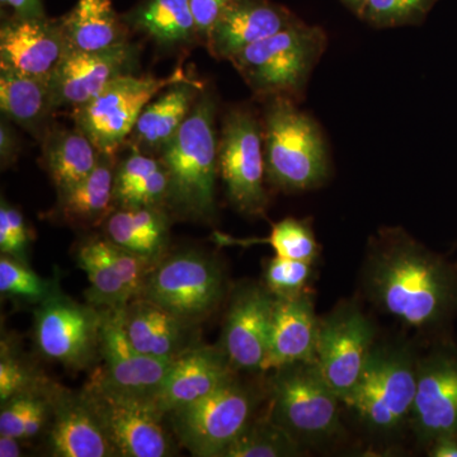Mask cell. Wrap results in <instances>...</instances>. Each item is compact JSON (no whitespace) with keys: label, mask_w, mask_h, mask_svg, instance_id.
Segmentation results:
<instances>
[{"label":"cell","mask_w":457,"mask_h":457,"mask_svg":"<svg viewBox=\"0 0 457 457\" xmlns=\"http://www.w3.org/2000/svg\"><path fill=\"white\" fill-rule=\"evenodd\" d=\"M363 284L381 312L416 329L441 320L453 297V282L444 264L398 228L381 231L372 240Z\"/></svg>","instance_id":"6da1fadb"},{"label":"cell","mask_w":457,"mask_h":457,"mask_svg":"<svg viewBox=\"0 0 457 457\" xmlns=\"http://www.w3.org/2000/svg\"><path fill=\"white\" fill-rule=\"evenodd\" d=\"M216 104L215 95L204 88L182 128L156 154L170 179L168 212L177 218L206 224L218 215Z\"/></svg>","instance_id":"7a4b0ae2"},{"label":"cell","mask_w":457,"mask_h":457,"mask_svg":"<svg viewBox=\"0 0 457 457\" xmlns=\"http://www.w3.org/2000/svg\"><path fill=\"white\" fill-rule=\"evenodd\" d=\"M264 119L266 177L286 191L318 187L329 171L326 143L319 126L293 99H269Z\"/></svg>","instance_id":"3957f363"},{"label":"cell","mask_w":457,"mask_h":457,"mask_svg":"<svg viewBox=\"0 0 457 457\" xmlns=\"http://www.w3.org/2000/svg\"><path fill=\"white\" fill-rule=\"evenodd\" d=\"M326 45V35L319 27L296 20L240 51L230 62L258 97L294 99L305 88Z\"/></svg>","instance_id":"277c9868"},{"label":"cell","mask_w":457,"mask_h":457,"mask_svg":"<svg viewBox=\"0 0 457 457\" xmlns=\"http://www.w3.org/2000/svg\"><path fill=\"white\" fill-rule=\"evenodd\" d=\"M339 403L315 362L275 370L270 378L269 418L302 446L335 437L341 428Z\"/></svg>","instance_id":"5b68a950"},{"label":"cell","mask_w":457,"mask_h":457,"mask_svg":"<svg viewBox=\"0 0 457 457\" xmlns=\"http://www.w3.org/2000/svg\"><path fill=\"white\" fill-rule=\"evenodd\" d=\"M417 363L404 347H375L359 383L342 403L375 432L409 422L417 394Z\"/></svg>","instance_id":"8992f818"},{"label":"cell","mask_w":457,"mask_h":457,"mask_svg":"<svg viewBox=\"0 0 457 457\" xmlns=\"http://www.w3.org/2000/svg\"><path fill=\"white\" fill-rule=\"evenodd\" d=\"M225 293L227 279L219 261L206 252L185 249L156 262L139 297L198 326L218 309Z\"/></svg>","instance_id":"52a82bcc"},{"label":"cell","mask_w":457,"mask_h":457,"mask_svg":"<svg viewBox=\"0 0 457 457\" xmlns=\"http://www.w3.org/2000/svg\"><path fill=\"white\" fill-rule=\"evenodd\" d=\"M104 426L117 457L174 455V441L164 426L165 414L154 399L121 392L97 370L82 390Z\"/></svg>","instance_id":"ba28073f"},{"label":"cell","mask_w":457,"mask_h":457,"mask_svg":"<svg viewBox=\"0 0 457 457\" xmlns=\"http://www.w3.org/2000/svg\"><path fill=\"white\" fill-rule=\"evenodd\" d=\"M186 75L179 66L164 78L150 74L117 78L97 97L71 112L75 128L89 137L101 154L116 156L128 143L144 108Z\"/></svg>","instance_id":"9c48e42d"},{"label":"cell","mask_w":457,"mask_h":457,"mask_svg":"<svg viewBox=\"0 0 457 457\" xmlns=\"http://www.w3.org/2000/svg\"><path fill=\"white\" fill-rule=\"evenodd\" d=\"M255 396L237 375L204 398L168 414L170 429L197 457H221L251 423Z\"/></svg>","instance_id":"30bf717a"},{"label":"cell","mask_w":457,"mask_h":457,"mask_svg":"<svg viewBox=\"0 0 457 457\" xmlns=\"http://www.w3.org/2000/svg\"><path fill=\"white\" fill-rule=\"evenodd\" d=\"M218 154L219 176L228 201L245 215H263L267 207L263 128L251 111L234 108L225 114Z\"/></svg>","instance_id":"8fae6325"},{"label":"cell","mask_w":457,"mask_h":457,"mask_svg":"<svg viewBox=\"0 0 457 457\" xmlns=\"http://www.w3.org/2000/svg\"><path fill=\"white\" fill-rule=\"evenodd\" d=\"M101 326V309L75 302L59 290L36 308L33 335L45 357L82 371L99 357Z\"/></svg>","instance_id":"7c38bea8"},{"label":"cell","mask_w":457,"mask_h":457,"mask_svg":"<svg viewBox=\"0 0 457 457\" xmlns=\"http://www.w3.org/2000/svg\"><path fill=\"white\" fill-rule=\"evenodd\" d=\"M374 338L371 321L354 303H343L319 323L315 363L341 400L359 383Z\"/></svg>","instance_id":"4fadbf2b"},{"label":"cell","mask_w":457,"mask_h":457,"mask_svg":"<svg viewBox=\"0 0 457 457\" xmlns=\"http://www.w3.org/2000/svg\"><path fill=\"white\" fill-rule=\"evenodd\" d=\"M139 60L140 47L130 41L99 51L69 49L50 79L55 112L71 113L117 78L137 74Z\"/></svg>","instance_id":"5bb4252c"},{"label":"cell","mask_w":457,"mask_h":457,"mask_svg":"<svg viewBox=\"0 0 457 457\" xmlns=\"http://www.w3.org/2000/svg\"><path fill=\"white\" fill-rule=\"evenodd\" d=\"M276 297L264 285L237 288L225 315L220 348L236 371L262 372Z\"/></svg>","instance_id":"9a60e30c"},{"label":"cell","mask_w":457,"mask_h":457,"mask_svg":"<svg viewBox=\"0 0 457 457\" xmlns=\"http://www.w3.org/2000/svg\"><path fill=\"white\" fill-rule=\"evenodd\" d=\"M62 18L5 16L0 26V69L50 80L66 51Z\"/></svg>","instance_id":"2e32d148"},{"label":"cell","mask_w":457,"mask_h":457,"mask_svg":"<svg viewBox=\"0 0 457 457\" xmlns=\"http://www.w3.org/2000/svg\"><path fill=\"white\" fill-rule=\"evenodd\" d=\"M101 343L97 369L107 384L121 392L154 399L173 361L141 353L132 345L122 323V309H101Z\"/></svg>","instance_id":"e0dca14e"},{"label":"cell","mask_w":457,"mask_h":457,"mask_svg":"<svg viewBox=\"0 0 457 457\" xmlns=\"http://www.w3.org/2000/svg\"><path fill=\"white\" fill-rule=\"evenodd\" d=\"M47 447L55 457H116L104 426L82 390L54 384Z\"/></svg>","instance_id":"ac0fdd59"},{"label":"cell","mask_w":457,"mask_h":457,"mask_svg":"<svg viewBox=\"0 0 457 457\" xmlns=\"http://www.w3.org/2000/svg\"><path fill=\"white\" fill-rule=\"evenodd\" d=\"M411 422L423 442L457 435V357L437 353L418 361Z\"/></svg>","instance_id":"d6986e66"},{"label":"cell","mask_w":457,"mask_h":457,"mask_svg":"<svg viewBox=\"0 0 457 457\" xmlns=\"http://www.w3.org/2000/svg\"><path fill=\"white\" fill-rule=\"evenodd\" d=\"M236 372L220 345L198 343L171 362L161 389L155 394V404L168 416L170 411L215 392Z\"/></svg>","instance_id":"ffe728a7"},{"label":"cell","mask_w":457,"mask_h":457,"mask_svg":"<svg viewBox=\"0 0 457 457\" xmlns=\"http://www.w3.org/2000/svg\"><path fill=\"white\" fill-rule=\"evenodd\" d=\"M122 323L132 345L154 359L177 360L200 343L196 324L144 297L122 309Z\"/></svg>","instance_id":"44dd1931"},{"label":"cell","mask_w":457,"mask_h":457,"mask_svg":"<svg viewBox=\"0 0 457 457\" xmlns=\"http://www.w3.org/2000/svg\"><path fill=\"white\" fill-rule=\"evenodd\" d=\"M320 320L308 295L276 297L262 372L315 362Z\"/></svg>","instance_id":"7402d4cb"},{"label":"cell","mask_w":457,"mask_h":457,"mask_svg":"<svg viewBox=\"0 0 457 457\" xmlns=\"http://www.w3.org/2000/svg\"><path fill=\"white\" fill-rule=\"evenodd\" d=\"M290 11L270 0H234L213 27L206 47L218 60L237 54L294 23Z\"/></svg>","instance_id":"603a6c76"},{"label":"cell","mask_w":457,"mask_h":457,"mask_svg":"<svg viewBox=\"0 0 457 457\" xmlns=\"http://www.w3.org/2000/svg\"><path fill=\"white\" fill-rule=\"evenodd\" d=\"M204 89L200 80L187 74L162 90L144 108L126 144L130 145V149L158 154L188 119Z\"/></svg>","instance_id":"cb8c5ba5"},{"label":"cell","mask_w":457,"mask_h":457,"mask_svg":"<svg viewBox=\"0 0 457 457\" xmlns=\"http://www.w3.org/2000/svg\"><path fill=\"white\" fill-rule=\"evenodd\" d=\"M123 21L165 51L188 50L201 44L189 0H141Z\"/></svg>","instance_id":"d4e9b609"},{"label":"cell","mask_w":457,"mask_h":457,"mask_svg":"<svg viewBox=\"0 0 457 457\" xmlns=\"http://www.w3.org/2000/svg\"><path fill=\"white\" fill-rule=\"evenodd\" d=\"M42 162L57 191L66 194L97 167L101 153L79 129L51 125L41 137Z\"/></svg>","instance_id":"484cf974"},{"label":"cell","mask_w":457,"mask_h":457,"mask_svg":"<svg viewBox=\"0 0 457 457\" xmlns=\"http://www.w3.org/2000/svg\"><path fill=\"white\" fill-rule=\"evenodd\" d=\"M168 197L170 179L158 156L131 149L130 155L116 164L114 209L158 207L167 210Z\"/></svg>","instance_id":"4316f807"},{"label":"cell","mask_w":457,"mask_h":457,"mask_svg":"<svg viewBox=\"0 0 457 457\" xmlns=\"http://www.w3.org/2000/svg\"><path fill=\"white\" fill-rule=\"evenodd\" d=\"M116 156L101 154L97 167L71 191L59 196L54 212L57 220L75 228L102 227L113 212Z\"/></svg>","instance_id":"83f0119b"},{"label":"cell","mask_w":457,"mask_h":457,"mask_svg":"<svg viewBox=\"0 0 457 457\" xmlns=\"http://www.w3.org/2000/svg\"><path fill=\"white\" fill-rule=\"evenodd\" d=\"M170 213L158 207L114 209L102 224L104 236L121 248L158 262L170 243Z\"/></svg>","instance_id":"f1b7e54d"},{"label":"cell","mask_w":457,"mask_h":457,"mask_svg":"<svg viewBox=\"0 0 457 457\" xmlns=\"http://www.w3.org/2000/svg\"><path fill=\"white\" fill-rule=\"evenodd\" d=\"M2 116L41 140L55 112L50 80L0 69Z\"/></svg>","instance_id":"f546056e"},{"label":"cell","mask_w":457,"mask_h":457,"mask_svg":"<svg viewBox=\"0 0 457 457\" xmlns=\"http://www.w3.org/2000/svg\"><path fill=\"white\" fill-rule=\"evenodd\" d=\"M69 49L99 51L129 42V29L112 0H77L62 17Z\"/></svg>","instance_id":"4dcf8cb0"},{"label":"cell","mask_w":457,"mask_h":457,"mask_svg":"<svg viewBox=\"0 0 457 457\" xmlns=\"http://www.w3.org/2000/svg\"><path fill=\"white\" fill-rule=\"evenodd\" d=\"M75 260L88 278L86 299L90 305L98 309H123L134 300L108 255L106 237L84 240Z\"/></svg>","instance_id":"1f68e13d"},{"label":"cell","mask_w":457,"mask_h":457,"mask_svg":"<svg viewBox=\"0 0 457 457\" xmlns=\"http://www.w3.org/2000/svg\"><path fill=\"white\" fill-rule=\"evenodd\" d=\"M216 240L224 245H267L278 257L309 262V263H314L319 253V245L311 227L293 218L285 219L273 225L272 231L266 237L234 239L222 234H216Z\"/></svg>","instance_id":"d6a6232c"},{"label":"cell","mask_w":457,"mask_h":457,"mask_svg":"<svg viewBox=\"0 0 457 457\" xmlns=\"http://www.w3.org/2000/svg\"><path fill=\"white\" fill-rule=\"evenodd\" d=\"M303 446L269 417L251 420L221 457H291L302 455Z\"/></svg>","instance_id":"836d02e7"},{"label":"cell","mask_w":457,"mask_h":457,"mask_svg":"<svg viewBox=\"0 0 457 457\" xmlns=\"http://www.w3.org/2000/svg\"><path fill=\"white\" fill-rule=\"evenodd\" d=\"M59 290L56 279L42 278L29 269L27 262L2 254L0 293L3 296L40 305Z\"/></svg>","instance_id":"e575fe53"},{"label":"cell","mask_w":457,"mask_h":457,"mask_svg":"<svg viewBox=\"0 0 457 457\" xmlns=\"http://www.w3.org/2000/svg\"><path fill=\"white\" fill-rule=\"evenodd\" d=\"M50 381L37 374L21 359L16 350L11 347L5 339L2 341V354H0V402L4 404L9 399L18 394L40 389L46 386Z\"/></svg>","instance_id":"d590c367"},{"label":"cell","mask_w":457,"mask_h":457,"mask_svg":"<svg viewBox=\"0 0 457 457\" xmlns=\"http://www.w3.org/2000/svg\"><path fill=\"white\" fill-rule=\"evenodd\" d=\"M312 263L275 257L264 269V286L275 297H295L303 294L311 282Z\"/></svg>","instance_id":"8d00e7d4"},{"label":"cell","mask_w":457,"mask_h":457,"mask_svg":"<svg viewBox=\"0 0 457 457\" xmlns=\"http://www.w3.org/2000/svg\"><path fill=\"white\" fill-rule=\"evenodd\" d=\"M435 0H365L359 16L371 25L392 27L423 16Z\"/></svg>","instance_id":"74e56055"},{"label":"cell","mask_w":457,"mask_h":457,"mask_svg":"<svg viewBox=\"0 0 457 457\" xmlns=\"http://www.w3.org/2000/svg\"><path fill=\"white\" fill-rule=\"evenodd\" d=\"M32 237L31 228L27 225L23 213L2 198L0 203V252L2 254L27 262V252Z\"/></svg>","instance_id":"f35d334b"},{"label":"cell","mask_w":457,"mask_h":457,"mask_svg":"<svg viewBox=\"0 0 457 457\" xmlns=\"http://www.w3.org/2000/svg\"><path fill=\"white\" fill-rule=\"evenodd\" d=\"M233 2L234 0H189L201 44L206 45L213 27Z\"/></svg>","instance_id":"ab89813d"},{"label":"cell","mask_w":457,"mask_h":457,"mask_svg":"<svg viewBox=\"0 0 457 457\" xmlns=\"http://www.w3.org/2000/svg\"><path fill=\"white\" fill-rule=\"evenodd\" d=\"M13 122L2 116L0 121V164L3 170L12 167L17 162L21 152V140Z\"/></svg>","instance_id":"60d3db41"},{"label":"cell","mask_w":457,"mask_h":457,"mask_svg":"<svg viewBox=\"0 0 457 457\" xmlns=\"http://www.w3.org/2000/svg\"><path fill=\"white\" fill-rule=\"evenodd\" d=\"M2 8L8 9L7 16L20 18L46 17L42 0H0Z\"/></svg>","instance_id":"b9f144b4"},{"label":"cell","mask_w":457,"mask_h":457,"mask_svg":"<svg viewBox=\"0 0 457 457\" xmlns=\"http://www.w3.org/2000/svg\"><path fill=\"white\" fill-rule=\"evenodd\" d=\"M429 455L433 457H457V438L455 435L442 436L431 442Z\"/></svg>","instance_id":"7bdbcfd3"},{"label":"cell","mask_w":457,"mask_h":457,"mask_svg":"<svg viewBox=\"0 0 457 457\" xmlns=\"http://www.w3.org/2000/svg\"><path fill=\"white\" fill-rule=\"evenodd\" d=\"M22 456L21 440L13 436L0 435V457Z\"/></svg>","instance_id":"ee69618b"},{"label":"cell","mask_w":457,"mask_h":457,"mask_svg":"<svg viewBox=\"0 0 457 457\" xmlns=\"http://www.w3.org/2000/svg\"><path fill=\"white\" fill-rule=\"evenodd\" d=\"M342 2L357 14H360L361 9H362L363 4H365V0H342Z\"/></svg>","instance_id":"f6af8a7d"}]
</instances>
